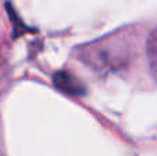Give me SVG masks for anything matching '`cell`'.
<instances>
[{
  "label": "cell",
  "mask_w": 157,
  "mask_h": 156,
  "mask_svg": "<svg viewBox=\"0 0 157 156\" xmlns=\"http://www.w3.org/2000/svg\"><path fill=\"white\" fill-rule=\"evenodd\" d=\"M54 83L59 90L72 96H81L84 93V86L68 72H58L54 76Z\"/></svg>",
  "instance_id": "6da1fadb"
},
{
  "label": "cell",
  "mask_w": 157,
  "mask_h": 156,
  "mask_svg": "<svg viewBox=\"0 0 157 156\" xmlns=\"http://www.w3.org/2000/svg\"><path fill=\"white\" fill-rule=\"evenodd\" d=\"M147 60H149L150 72L157 80V28L152 30V33L147 37Z\"/></svg>",
  "instance_id": "7a4b0ae2"
}]
</instances>
